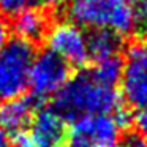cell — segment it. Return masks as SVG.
Listing matches in <instances>:
<instances>
[{"mask_svg":"<svg viewBox=\"0 0 147 147\" xmlns=\"http://www.w3.org/2000/svg\"><path fill=\"white\" fill-rule=\"evenodd\" d=\"M122 105L115 87L100 84L90 71H79L65 82L52 98L51 108L63 120H74L82 115L112 114Z\"/></svg>","mask_w":147,"mask_h":147,"instance_id":"1","label":"cell"},{"mask_svg":"<svg viewBox=\"0 0 147 147\" xmlns=\"http://www.w3.org/2000/svg\"><path fill=\"white\" fill-rule=\"evenodd\" d=\"M67 16L81 29H106L120 36L136 29V13L123 0H68Z\"/></svg>","mask_w":147,"mask_h":147,"instance_id":"2","label":"cell"},{"mask_svg":"<svg viewBox=\"0 0 147 147\" xmlns=\"http://www.w3.org/2000/svg\"><path fill=\"white\" fill-rule=\"evenodd\" d=\"M35 55V46L18 36L0 49V101H11L26 93Z\"/></svg>","mask_w":147,"mask_h":147,"instance_id":"3","label":"cell"},{"mask_svg":"<svg viewBox=\"0 0 147 147\" xmlns=\"http://www.w3.org/2000/svg\"><path fill=\"white\" fill-rule=\"evenodd\" d=\"M65 138L68 147H117L120 130L111 114L82 115L71 120Z\"/></svg>","mask_w":147,"mask_h":147,"instance_id":"4","label":"cell"},{"mask_svg":"<svg viewBox=\"0 0 147 147\" xmlns=\"http://www.w3.org/2000/svg\"><path fill=\"white\" fill-rule=\"evenodd\" d=\"M122 95L130 106L147 105V40H134L122 62Z\"/></svg>","mask_w":147,"mask_h":147,"instance_id":"5","label":"cell"},{"mask_svg":"<svg viewBox=\"0 0 147 147\" xmlns=\"http://www.w3.org/2000/svg\"><path fill=\"white\" fill-rule=\"evenodd\" d=\"M70 79V67L49 51L35 55L29 73L30 96L43 106L48 96H54Z\"/></svg>","mask_w":147,"mask_h":147,"instance_id":"6","label":"cell"},{"mask_svg":"<svg viewBox=\"0 0 147 147\" xmlns=\"http://www.w3.org/2000/svg\"><path fill=\"white\" fill-rule=\"evenodd\" d=\"M48 51L55 54L68 67L82 68L89 63L87 35L81 27L70 21H60L49 27L45 35Z\"/></svg>","mask_w":147,"mask_h":147,"instance_id":"7","label":"cell"},{"mask_svg":"<svg viewBox=\"0 0 147 147\" xmlns=\"http://www.w3.org/2000/svg\"><path fill=\"white\" fill-rule=\"evenodd\" d=\"M30 125V134L41 147H57L67 136L65 120L51 106H41L36 109L33 112Z\"/></svg>","mask_w":147,"mask_h":147,"instance_id":"8","label":"cell"},{"mask_svg":"<svg viewBox=\"0 0 147 147\" xmlns=\"http://www.w3.org/2000/svg\"><path fill=\"white\" fill-rule=\"evenodd\" d=\"M41 106L32 98V96H26V98H16L7 101L2 108H0V123L2 128L7 131L8 134H18L21 131H26L27 125L30 123L33 117V112Z\"/></svg>","mask_w":147,"mask_h":147,"instance_id":"9","label":"cell"},{"mask_svg":"<svg viewBox=\"0 0 147 147\" xmlns=\"http://www.w3.org/2000/svg\"><path fill=\"white\" fill-rule=\"evenodd\" d=\"M13 29L18 33V38L26 40L29 43H36L45 38L48 32V18L40 10H27L14 18Z\"/></svg>","mask_w":147,"mask_h":147,"instance_id":"10","label":"cell"},{"mask_svg":"<svg viewBox=\"0 0 147 147\" xmlns=\"http://www.w3.org/2000/svg\"><path fill=\"white\" fill-rule=\"evenodd\" d=\"M87 48L90 59H93L95 62L105 60L117 55L122 48V36L106 29L92 30L87 36Z\"/></svg>","mask_w":147,"mask_h":147,"instance_id":"11","label":"cell"},{"mask_svg":"<svg viewBox=\"0 0 147 147\" xmlns=\"http://www.w3.org/2000/svg\"><path fill=\"white\" fill-rule=\"evenodd\" d=\"M90 74L98 81L100 84L108 87H115V84L120 82L122 76V60L119 55L100 60L93 65L92 70H89Z\"/></svg>","mask_w":147,"mask_h":147,"instance_id":"12","label":"cell"},{"mask_svg":"<svg viewBox=\"0 0 147 147\" xmlns=\"http://www.w3.org/2000/svg\"><path fill=\"white\" fill-rule=\"evenodd\" d=\"M54 3H57V0H0V16L16 18L22 11H43L45 8H49Z\"/></svg>","mask_w":147,"mask_h":147,"instance_id":"13","label":"cell"},{"mask_svg":"<svg viewBox=\"0 0 147 147\" xmlns=\"http://www.w3.org/2000/svg\"><path fill=\"white\" fill-rule=\"evenodd\" d=\"M111 117H112V120L115 122V125L119 127L120 131L127 130V128H130V125H133V114H131L130 109L123 105L119 106V108L111 114Z\"/></svg>","mask_w":147,"mask_h":147,"instance_id":"14","label":"cell"},{"mask_svg":"<svg viewBox=\"0 0 147 147\" xmlns=\"http://www.w3.org/2000/svg\"><path fill=\"white\" fill-rule=\"evenodd\" d=\"M133 125L138 131V136L147 141V105L138 108L136 114L133 115Z\"/></svg>","mask_w":147,"mask_h":147,"instance_id":"15","label":"cell"},{"mask_svg":"<svg viewBox=\"0 0 147 147\" xmlns=\"http://www.w3.org/2000/svg\"><path fill=\"white\" fill-rule=\"evenodd\" d=\"M11 144H13V147H41L35 141V138L27 131H21L18 134H13L11 136Z\"/></svg>","mask_w":147,"mask_h":147,"instance_id":"16","label":"cell"},{"mask_svg":"<svg viewBox=\"0 0 147 147\" xmlns=\"http://www.w3.org/2000/svg\"><path fill=\"white\" fill-rule=\"evenodd\" d=\"M136 13V26H139L144 32H147V0H139L138 2Z\"/></svg>","mask_w":147,"mask_h":147,"instance_id":"17","label":"cell"},{"mask_svg":"<svg viewBox=\"0 0 147 147\" xmlns=\"http://www.w3.org/2000/svg\"><path fill=\"white\" fill-rule=\"evenodd\" d=\"M122 147H147V141L138 134H130L125 138Z\"/></svg>","mask_w":147,"mask_h":147,"instance_id":"18","label":"cell"},{"mask_svg":"<svg viewBox=\"0 0 147 147\" xmlns=\"http://www.w3.org/2000/svg\"><path fill=\"white\" fill-rule=\"evenodd\" d=\"M8 40H10V27L3 19V16H0V49L7 45Z\"/></svg>","mask_w":147,"mask_h":147,"instance_id":"19","label":"cell"},{"mask_svg":"<svg viewBox=\"0 0 147 147\" xmlns=\"http://www.w3.org/2000/svg\"><path fill=\"white\" fill-rule=\"evenodd\" d=\"M10 146V136L8 133L0 127V147H8Z\"/></svg>","mask_w":147,"mask_h":147,"instance_id":"20","label":"cell"},{"mask_svg":"<svg viewBox=\"0 0 147 147\" xmlns=\"http://www.w3.org/2000/svg\"><path fill=\"white\" fill-rule=\"evenodd\" d=\"M123 2H127V3H138V2H139V0H123Z\"/></svg>","mask_w":147,"mask_h":147,"instance_id":"21","label":"cell"},{"mask_svg":"<svg viewBox=\"0 0 147 147\" xmlns=\"http://www.w3.org/2000/svg\"><path fill=\"white\" fill-rule=\"evenodd\" d=\"M57 147H62V146H57Z\"/></svg>","mask_w":147,"mask_h":147,"instance_id":"22","label":"cell"}]
</instances>
